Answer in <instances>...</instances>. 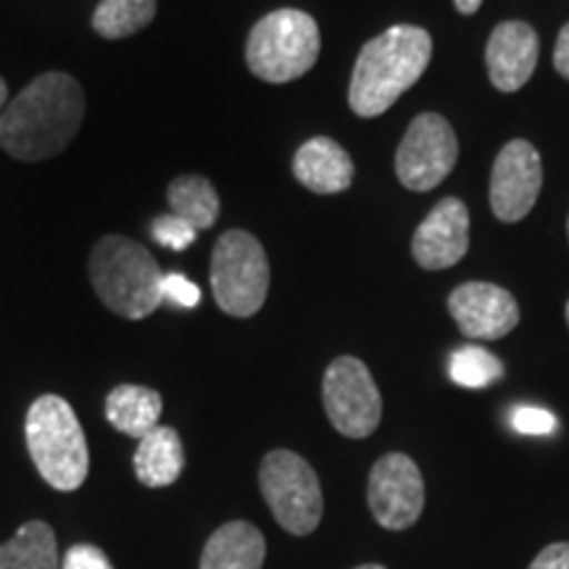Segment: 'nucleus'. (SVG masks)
Instances as JSON below:
<instances>
[{
	"instance_id": "nucleus-1",
	"label": "nucleus",
	"mask_w": 569,
	"mask_h": 569,
	"mask_svg": "<svg viewBox=\"0 0 569 569\" xmlns=\"http://www.w3.org/2000/svg\"><path fill=\"white\" fill-rule=\"evenodd\" d=\"M82 119V84L67 71H46L0 111V148L17 161H48L67 151Z\"/></svg>"
},
{
	"instance_id": "nucleus-20",
	"label": "nucleus",
	"mask_w": 569,
	"mask_h": 569,
	"mask_svg": "<svg viewBox=\"0 0 569 569\" xmlns=\"http://www.w3.org/2000/svg\"><path fill=\"white\" fill-rule=\"evenodd\" d=\"M172 213L190 222L196 230H209L219 219V196L201 174H182L167 190Z\"/></svg>"
},
{
	"instance_id": "nucleus-18",
	"label": "nucleus",
	"mask_w": 569,
	"mask_h": 569,
	"mask_svg": "<svg viewBox=\"0 0 569 569\" xmlns=\"http://www.w3.org/2000/svg\"><path fill=\"white\" fill-rule=\"evenodd\" d=\"M163 401L159 390L146 386H117L106 398V419L113 430L142 438L159 427Z\"/></svg>"
},
{
	"instance_id": "nucleus-26",
	"label": "nucleus",
	"mask_w": 569,
	"mask_h": 569,
	"mask_svg": "<svg viewBox=\"0 0 569 569\" xmlns=\"http://www.w3.org/2000/svg\"><path fill=\"white\" fill-rule=\"evenodd\" d=\"M61 569H113L106 553L92 543H77L71 546L63 557Z\"/></svg>"
},
{
	"instance_id": "nucleus-10",
	"label": "nucleus",
	"mask_w": 569,
	"mask_h": 569,
	"mask_svg": "<svg viewBox=\"0 0 569 569\" xmlns=\"http://www.w3.org/2000/svg\"><path fill=\"white\" fill-rule=\"evenodd\" d=\"M367 501L377 525L386 530H409L425 509V482L415 459L407 453H386L375 461Z\"/></svg>"
},
{
	"instance_id": "nucleus-30",
	"label": "nucleus",
	"mask_w": 569,
	"mask_h": 569,
	"mask_svg": "<svg viewBox=\"0 0 569 569\" xmlns=\"http://www.w3.org/2000/svg\"><path fill=\"white\" fill-rule=\"evenodd\" d=\"M6 103H9V84L0 77V111L6 109Z\"/></svg>"
},
{
	"instance_id": "nucleus-31",
	"label": "nucleus",
	"mask_w": 569,
	"mask_h": 569,
	"mask_svg": "<svg viewBox=\"0 0 569 569\" xmlns=\"http://www.w3.org/2000/svg\"><path fill=\"white\" fill-rule=\"evenodd\" d=\"M353 569H386V567H380V565H361V567H353Z\"/></svg>"
},
{
	"instance_id": "nucleus-7",
	"label": "nucleus",
	"mask_w": 569,
	"mask_h": 569,
	"mask_svg": "<svg viewBox=\"0 0 569 569\" xmlns=\"http://www.w3.org/2000/svg\"><path fill=\"white\" fill-rule=\"evenodd\" d=\"M259 486L277 522L290 536H309L322 522L325 498L315 467L293 451H269L259 469Z\"/></svg>"
},
{
	"instance_id": "nucleus-5",
	"label": "nucleus",
	"mask_w": 569,
	"mask_h": 569,
	"mask_svg": "<svg viewBox=\"0 0 569 569\" xmlns=\"http://www.w3.org/2000/svg\"><path fill=\"white\" fill-rule=\"evenodd\" d=\"M319 27L298 9L267 13L253 24L246 42V63L259 80L284 84L303 77L319 59Z\"/></svg>"
},
{
	"instance_id": "nucleus-14",
	"label": "nucleus",
	"mask_w": 569,
	"mask_h": 569,
	"mask_svg": "<svg viewBox=\"0 0 569 569\" xmlns=\"http://www.w3.org/2000/svg\"><path fill=\"white\" fill-rule=\"evenodd\" d=\"M540 40L536 30L525 21H501L490 32L486 48L488 77L493 88L501 92H515L525 88L538 67Z\"/></svg>"
},
{
	"instance_id": "nucleus-17",
	"label": "nucleus",
	"mask_w": 569,
	"mask_h": 569,
	"mask_svg": "<svg viewBox=\"0 0 569 569\" xmlns=\"http://www.w3.org/2000/svg\"><path fill=\"white\" fill-rule=\"evenodd\" d=\"M132 465L146 488L174 486L184 469V448L174 427L159 425L148 436H142Z\"/></svg>"
},
{
	"instance_id": "nucleus-21",
	"label": "nucleus",
	"mask_w": 569,
	"mask_h": 569,
	"mask_svg": "<svg viewBox=\"0 0 569 569\" xmlns=\"http://www.w3.org/2000/svg\"><path fill=\"white\" fill-rule=\"evenodd\" d=\"M156 17V0H101L92 13V30L106 40H124L146 30Z\"/></svg>"
},
{
	"instance_id": "nucleus-12",
	"label": "nucleus",
	"mask_w": 569,
	"mask_h": 569,
	"mask_svg": "<svg viewBox=\"0 0 569 569\" xmlns=\"http://www.w3.org/2000/svg\"><path fill=\"white\" fill-rule=\"evenodd\" d=\"M448 311L467 338L498 340L519 322V306L493 282H465L448 296Z\"/></svg>"
},
{
	"instance_id": "nucleus-33",
	"label": "nucleus",
	"mask_w": 569,
	"mask_h": 569,
	"mask_svg": "<svg viewBox=\"0 0 569 569\" xmlns=\"http://www.w3.org/2000/svg\"><path fill=\"white\" fill-rule=\"evenodd\" d=\"M567 234H569V219H567Z\"/></svg>"
},
{
	"instance_id": "nucleus-19",
	"label": "nucleus",
	"mask_w": 569,
	"mask_h": 569,
	"mask_svg": "<svg viewBox=\"0 0 569 569\" xmlns=\"http://www.w3.org/2000/svg\"><path fill=\"white\" fill-rule=\"evenodd\" d=\"M0 569H59L56 532L42 519L21 525L11 540L0 546Z\"/></svg>"
},
{
	"instance_id": "nucleus-6",
	"label": "nucleus",
	"mask_w": 569,
	"mask_h": 569,
	"mask_svg": "<svg viewBox=\"0 0 569 569\" xmlns=\"http://www.w3.org/2000/svg\"><path fill=\"white\" fill-rule=\"evenodd\" d=\"M211 293L224 315L246 319L259 315L269 293V259L264 246L246 230H227L211 253Z\"/></svg>"
},
{
	"instance_id": "nucleus-29",
	"label": "nucleus",
	"mask_w": 569,
	"mask_h": 569,
	"mask_svg": "<svg viewBox=\"0 0 569 569\" xmlns=\"http://www.w3.org/2000/svg\"><path fill=\"white\" fill-rule=\"evenodd\" d=\"M453 3H457L459 13H465V17H472V13H478L482 0H453Z\"/></svg>"
},
{
	"instance_id": "nucleus-8",
	"label": "nucleus",
	"mask_w": 569,
	"mask_h": 569,
	"mask_svg": "<svg viewBox=\"0 0 569 569\" xmlns=\"http://www.w3.org/2000/svg\"><path fill=\"white\" fill-rule=\"evenodd\" d=\"M322 401L330 425L346 438H369L382 419L380 390H377L365 361H359L356 356H338L327 367Z\"/></svg>"
},
{
	"instance_id": "nucleus-25",
	"label": "nucleus",
	"mask_w": 569,
	"mask_h": 569,
	"mask_svg": "<svg viewBox=\"0 0 569 569\" xmlns=\"http://www.w3.org/2000/svg\"><path fill=\"white\" fill-rule=\"evenodd\" d=\"M163 298L182 306V309H196L201 303V288L184 274H167L163 277Z\"/></svg>"
},
{
	"instance_id": "nucleus-13",
	"label": "nucleus",
	"mask_w": 569,
	"mask_h": 569,
	"mask_svg": "<svg viewBox=\"0 0 569 569\" xmlns=\"http://www.w3.org/2000/svg\"><path fill=\"white\" fill-rule=\"evenodd\" d=\"M469 251V211L459 198H443L417 227L411 253L422 269H448Z\"/></svg>"
},
{
	"instance_id": "nucleus-11",
	"label": "nucleus",
	"mask_w": 569,
	"mask_h": 569,
	"mask_svg": "<svg viewBox=\"0 0 569 569\" xmlns=\"http://www.w3.org/2000/svg\"><path fill=\"white\" fill-rule=\"evenodd\" d=\"M540 184H543V163L536 146L528 140H511L496 156L490 174V209L501 222H519L532 211Z\"/></svg>"
},
{
	"instance_id": "nucleus-24",
	"label": "nucleus",
	"mask_w": 569,
	"mask_h": 569,
	"mask_svg": "<svg viewBox=\"0 0 569 569\" xmlns=\"http://www.w3.org/2000/svg\"><path fill=\"white\" fill-rule=\"evenodd\" d=\"M511 427L522 436H549L557 430V417L538 407H517L511 411Z\"/></svg>"
},
{
	"instance_id": "nucleus-4",
	"label": "nucleus",
	"mask_w": 569,
	"mask_h": 569,
	"mask_svg": "<svg viewBox=\"0 0 569 569\" xmlns=\"http://www.w3.org/2000/svg\"><path fill=\"white\" fill-rule=\"evenodd\" d=\"M24 438L32 465L48 486L63 493L82 488L90 472V451L67 398L40 396L27 411Z\"/></svg>"
},
{
	"instance_id": "nucleus-15",
	"label": "nucleus",
	"mask_w": 569,
	"mask_h": 569,
	"mask_svg": "<svg viewBox=\"0 0 569 569\" xmlns=\"http://www.w3.org/2000/svg\"><path fill=\"white\" fill-rule=\"evenodd\" d=\"M293 174L311 193L336 196L351 188L353 161L336 140L311 138L296 151Z\"/></svg>"
},
{
	"instance_id": "nucleus-32",
	"label": "nucleus",
	"mask_w": 569,
	"mask_h": 569,
	"mask_svg": "<svg viewBox=\"0 0 569 569\" xmlns=\"http://www.w3.org/2000/svg\"><path fill=\"white\" fill-rule=\"evenodd\" d=\"M567 322H569V303H567Z\"/></svg>"
},
{
	"instance_id": "nucleus-3",
	"label": "nucleus",
	"mask_w": 569,
	"mask_h": 569,
	"mask_svg": "<svg viewBox=\"0 0 569 569\" xmlns=\"http://www.w3.org/2000/svg\"><path fill=\"white\" fill-rule=\"evenodd\" d=\"M90 282L106 309L124 319H146L163 303V274L146 246L124 234H106L92 246Z\"/></svg>"
},
{
	"instance_id": "nucleus-2",
	"label": "nucleus",
	"mask_w": 569,
	"mask_h": 569,
	"mask_svg": "<svg viewBox=\"0 0 569 569\" xmlns=\"http://www.w3.org/2000/svg\"><path fill=\"white\" fill-rule=\"evenodd\" d=\"M430 56L432 38L415 24H396L369 40L348 84L353 113L365 119L386 113L425 74Z\"/></svg>"
},
{
	"instance_id": "nucleus-9",
	"label": "nucleus",
	"mask_w": 569,
	"mask_h": 569,
	"mask_svg": "<svg viewBox=\"0 0 569 569\" xmlns=\"http://www.w3.org/2000/svg\"><path fill=\"white\" fill-rule=\"evenodd\" d=\"M459 159V140L440 113H419L396 151V174L403 188L427 193L451 174Z\"/></svg>"
},
{
	"instance_id": "nucleus-28",
	"label": "nucleus",
	"mask_w": 569,
	"mask_h": 569,
	"mask_svg": "<svg viewBox=\"0 0 569 569\" xmlns=\"http://www.w3.org/2000/svg\"><path fill=\"white\" fill-rule=\"evenodd\" d=\"M553 67L565 80H569V21L561 27L559 38H557V48H553Z\"/></svg>"
},
{
	"instance_id": "nucleus-27",
	"label": "nucleus",
	"mask_w": 569,
	"mask_h": 569,
	"mask_svg": "<svg viewBox=\"0 0 569 569\" xmlns=\"http://www.w3.org/2000/svg\"><path fill=\"white\" fill-rule=\"evenodd\" d=\"M528 569H569V543L546 546Z\"/></svg>"
},
{
	"instance_id": "nucleus-16",
	"label": "nucleus",
	"mask_w": 569,
	"mask_h": 569,
	"mask_svg": "<svg viewBox=\"0 0 569 569\" xmlns=\"http://www.w3.org/2000/svg\"><path fill=\"white\" fill-rule=\"evenodd\" d=\"M267 540L261 530L243 519L227 522L209 538L201 553V569H261Z\"/></svg>"
},
{
	"instance_id": "nucleus-22",
	"label": "nucleus",
	"mask_w": 569,
	"mask_h": 569,
	"mask_svg": "<svg viewBox=\"0 0 569 569\" xmlns=\"http://www.w3.org/2000/svg\"><path fill=\"white\" fill-rule=\"evenodd\" d=\"M448 375L461 388H488L503 375V365L486 348L465 346L453 351L451 361H448Z\"/></svg>"
},
{
	"instance_id": "nucleus-23",
	"label": "nucleus",
	"mask_w": 569,
	"mask_h": 569,
	"mask_svg": "<svg viewBox=\"0 0 569 569\" xmlns=\"http://www.w3.org/2000/svg\"><path fill=\"white\" fill-rule=\"evenodd\" d=\"M153 240L156 243L172 248V251H184L196 243L198 230L190 222H184L177 213H163V217H156L151 224Z\"/></svg>"
}]
</instances>
